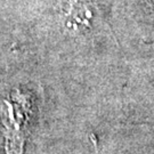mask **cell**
<instances>
[{"label":"cell","instance_id":"1","mask_svg":"<svg viewBox=\"0 0 154 154\" xmlns=\"http://www.w3.org/2000/svg\"><path fill=\"white\" fill-rule=\"evenodd\" d=\"M22 95H11L0 105V116L7 131V154H22L23 130L26 122Z\"/></svg>","mask_w":154,"mask_h":154},{"label":"cell","instance_id":"2","mask_svg":"<svg viewBox=\"0 0 154 154\" xmlns=\"http://www.w3.org/2000/svg\"><path fill=\"white\" fill-rule=\"evenodd\" d=\"M64 25L73 32H82L91 26L94 11L89 0H61Z\"/></svg>","mask_w":154,"mask_h":154},{"label":"cell","instance_id":"3","mask_svg":"<svg viewBox=\"0 0 154 154\" xmlns=\"http://www.w3.org/2000/svg\"><path fill=\"white\" fill-rule=\"evenodd\" d=\"M153 2H154V0H153Z\"/></svg>","mask_w":154,"mask_h":154}]
</instances>
